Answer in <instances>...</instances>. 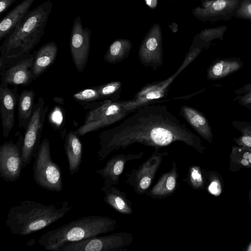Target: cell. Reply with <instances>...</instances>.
<instances>
[{"label": "cell", "mask_w": 251, "mask_h": 251, "mask_svg": "<svg viewBox=\"0 0 251 251\" xmlns=\"http://www.w3.org/2000/svg\"><path fill=\"white\" fill-rule=\"evenodd\" d=\"M144 151L138 153H121L115 155L109 159L105 166L96 170L104 179L103 185L106 187L119 185L120 176L123 173L126 163L134 160L141 159Z\"/></svg>", "instance_id": "obj_17"}, {"label": "cell", "mask_w": 251, "mask_h": 251, "mask_svg": "<svg viewBox=\"0 0 251 251\" xmlns=\"http://www.w3.org/2000/svg\"><path fill=\"white\" fill-rule=\"evenodd\" d=\"M1 82L0 85V109L3 136L7 137L14 126L15 110L19 95L17 86L11 89Z\"/></svg>", "instance_id": "obj_16"}, {"label": "cell", "mask_w": 251, "mask_h": 251, "mask_svg": "<svg viewBox=\"0 0 251 251\" xmlns=\"http://www.w3.org/2000/svg\"><path fill=\"white\" fill-rule=\"evenodd\" d=\"M169 154L167 151L160 152L158 149H155L149 158L138 168L126 174V182L133 188L137 194H146L149 190L164 157Z\"/></svg>", "instance_id": "obj_10"}, {"label": "cell", "mask_w": 251, "mask_h": 251, "mask_svg": "<svg viewBox=\"0 0 251 251\" xmlns=\"http://www.w3.org/2000/svg\"><path fill=\"white\" fill-rule=\"evenodd\" d=\"M178 175L174 161L170 171L161 175L155 184L146 193V196L161 200L172 195L176 189Z\"/></svg>", "instance_id": "obj_18"}, {"label": "cell", "mask_w": 251, "mask_h": 251, "mask_svg": "<svg viewBox=\"0 0 251 251\" xmlns=\"http://www.w3.org/2000/svg\"><path fill=\"white\" fill-rule=\"evenodd\" d=\"M231 125L241 133L240 136L233 139L234 142L238 146L251 148V122L235 120Z\"/></svg>", "instance_id": "obj_31"}, {"label": "cell", "mask_w": 251, "mask_h": 251, "mask_svg": "<svg viewBox=\"0 0 251 251\" xmlns=\"http://www.w3.org/2000/svg\"><path fill=\"white\" fill-rule=\"evenodd\" d=\"M35 92L32 90H23L19 95L18 102L19 127L26 129L35 104Z\"/></svg>", "instance_id": "obj_25"}, {"label": "cell", "mask_w": 251, "mask_h": 251, "mask_svg": "<svg viewBox=\"0 0 251 251\" xmlns=\"http://www.w3.org/2000/svg\"><path fill=\"white\" fill-rule=\"evenodd\" d=\"M247 247L246 250L247 251H251V241Z\"/></svg>", "instance_id": "obj_39"}, {"label": "cell", "mask_w": 251, "mask_h": 251, "mask_svg": "<svg viewBox=\"0 0 251 251\" xmlns=\"http://www.w3.org/2000/svg\"><path fill=\"white\" fill-rule=\"evenodd\" d=\"M33 178L36 183L51 192H59L63 189L60 166L51 158L49 140L44 138L34 156Z\"/></svg>", "instance_id": "obj_7"}, {"label": "cell", "mask_w": 251, "mask_h": 251, "mask_svg": "<svg viewBox=\"0 0 251 251\" xmlns=\"http://www.w3.org/2000/svg\"><path fill=\"white\" fill-rule=\"evenodd\" d=\"M249 198L250 205H251V189H250V190L249 192Z\"/></svg>", "instance_id": "obj_41"}, {"label": "cell", "mask_w": 251, "mask_h": 251, "mask_svg": "<svg viewBox=\"0 0 251 251\" xmlns=\"http://www.w3.org/2000/svg\"><path fill=\"white\" fill-rule=\"evenodd\" d=\"M100 95L101 100H119L122 91V83L119 81H115L97 86Z\"/></svg>", "instance_id": "obj_30"}, {"label": "cell", "mask_w": 251, "mask_h": 251, "mask_svg": "<svg viewBox=\"0 0 251 251\" xmlns=\"http://www.w3.org/2000/svg\"><path fill=\"white\" fill-rule=\"evenodd\" d=\"M244 106L246 107L251 111V102L245 105Z\"/></svg>", "instance_id": "obj_40"}, {"label": "cell", "mask_w": 251, "mask_h": 251, "mask_svg": "<svg viewBox=\"0 0 251 251\" xmlns=\"http://www.w3.org/2000/svg\"><path fill=\"white\" fill-rule=\"evenodd\" d=\"M79 137L73 131H70L65 137L64 149L71 175L78 172L82 161L83 146Z\"/></svg>", "instance_id": "obj_20"}, {"label": "cell", "mask_w": 251, "mask_h": 251, "mask_svg": "<svg viewBox=\"0 0 251 251\" xmlns=\"http://www.w3.org/2000/svg\"><path fill=\"white\" fill-rule=\"evenodd\" d=\"M142 65L157 70L163 65V40L159 24H154L142 41L138 52Z\"/></svg>", "instance_id": "obj_12"}, {"label": "cell", "mask_w": 251, "mask_h": 251, "mask_svg": "<svg viewBox=\"0 0 251 251\" xmlns=\"http://www.w3.org/2000/svg\"><path fill=\"white\" fill-rule=\"evenodd\" d=\"M169 26L173 32H176L178 30V25L175 23H172Z\"/></svg>", "instance_id": "obj_37"}, {"label": "cell", "mask_w": 251, "mask_h": 251, "mask_svg": "<svg viewBox=\"0 0 251 251\" xmlns=\"http://www.w3.org/2000/svg\"><path fill=\"white\" fill-rule=\"evenodd\" d=\"M228 27L226 25L205 28L198 33L194 40L203 45L205 50L210 46L211 42L216 39L223 41Z\"/></svg>", "instance_id": "obj_28"}, {"label": "cell", "mask_w": 251, "mask_h": 251, "mask_svg": "<svg viewBox=\"0 0 251 251\" xmlns=\"http://www.w3.org/2000/svg\"><path fill=\"white\" fill-rule=\"evenodd\" d=\"M133 240L131 233L119 232L68 243L62 246L59 251H126Z\"/></svg>", "instance_id": "obj_8"}, {"label": "cell", "mask_w": 251, "mask_h": 251, "mask_svg": "<svg viewBox=\"0 0 251 251\" xmlns=\"http://www.w3.org/2000/svg\"><path fill=\"white\" fill-rule=\"evenodd\" d=\"M203 172L206 180L207 191L215 196L220 195L222 191L220 176L214 171L207 172L203 169Z\"/></svg>", "instance_id": "obj_32"}, {"label": "cell", "mask_w": 251, "mask_h": 251, "mask_svg": "<svg viewBox=\"0 0 251 251\" xmlns=\"http://www.w3.org/2000/svg\"><path fill=\"white\" fill-rule=\"evenodd\" d=\"M117 225V221L109 217L85 216L44 233L38 243L46 250L59 251L65 244L108 233L114 230Z\"/></svg>", "instance_id": "obj_4"}, {"label": "cell", "mask_w": 251, "mask_h": 251, "mask_svg": "<svg viewBox=\"0 0 251 251\" xmlns=\"http://www.w3.org/2000/svg\"><path fill=\"white\" fill-rule=\"evenodd\" d=\"M17 0H0V14H2Z\"/></svg>", "instance_id": "obj_36"}, {"label": "cell", "mask_w": 251, "mask_h": 251, "mask_svg": "<svg viewBox=\"0 0 251 251\" xmlns=\"http://www.w3.org/2000/svg\"><path fill=\"white\" fill-rule=\"evenodd\" d=\"M179 115L199 135L209 143H213L211 127L202 113L193 107L184 105L180 108Z\"/></svg>", "instance_id": "obj_19"}, {"label": "cell", "mask_w": 251, "mask_h": 251, "mask_svg": "<svg viewBox=\"0 0 251 251\" xmlns=\"http://www.w3.org/2000/svg\"><path fill=\"white\" fill-rule=\"evenodd\" d=\"M52 6V2L48 0L29 10L4 38L0 47V56L14 60L28 55L44 34Z\"/></svg>", "instance_id": "obj_2"}, {"label": "cell", "mask_w": 251, "mask_h": 251, "mask_svg": "<svg viewBox=\"0 0 251 251\" xmlns=\"http://www.w3.org/2000/svg\"><path fill=\"white\" fill-rule=\"evenodd\" d=\"M58 52L56 44L53 41L42 45L35 53L32 72L36 79L54 62Z\"/></svg>", "instance_id": "obj_21"}, {"label": "cell", "mask_w": 251, "mask_h": 251, "mask_svg": "<svg viewBox=\"0 0 251 251\" xmlns=\"http://www.w3.org/2000/svg\"><path fill=\"white\" fill-rule=\"evenodd\" d=\"M244 62L239 58H218L215 59L207 70V78L210 80L224 78L240 70Z\"/></svg>", "instance_id": "obj_22"}, {"label": "cell", "mask_w": 251, "mask_h": 251, "mask_svg": "<svg viewBox=\"0 0 251 251\" xmlns=\"http://www.w3.org/2000/svg\"><path fill=\"white\" fill-rule=\"evenodd\" d=\"M35 0H23L1 20L0 40L4 38L25 16Z\"/></svg>", "instance_id": "obj_23"}, {"label": "cell", "mask_w": 251, "mask_h": 251, "mask_svg": "<svg viewBox=\"0 0 251 251\" xmlns=\"http://www.w3.org/2000/svg\"><path fill=\"white\" fill-rule=\"evenodd\" d=\"M72 208L67 201L45 205L34 201L25 200L10 208L5 224L13 234L26 236L55 223Z\"/></svg>", "instance_id": "obj_3"}, {"label": "cell", "mask_w": 251, "mask_h": 251, "mask_svg": "<svg viewBox=\"0 0 251 251\" xmlns=\"http://www.w3.org/2000/svg\"><path fill=\"white\" fill-rule=\"evenodd\" d=\"M132 44L127 39H118L109 46L103 56L104 60L114 64L126 59L131 50Z\"/></svg>", "instance_id": "obj_26"}, {"label": "cell", "mask_w": 251, "mask_h": 251, "mask_svg": "<svg viewBox=\"0 0 251 251\" xmlns=\"http://www.w3.org/2000/svg\"><path fill=\"white\" fill-rule=\"evenodd\" d=\"M234 93L237 95L233 101H237L239 105L245 106L251 102V82L245 84L236 89Z\"/></svg>", "instance_id": "obj_34"}, {"label": "cell", "mask_w": 251, "mask_h": 251, "mask_svg": "<svg viewBox=\"0 0 251 251\" xmlns=\"http://www.w3.org/2000/svg\"><path fill=\"white\" fill-rule=\"evenodd\" d=\"M234 17L251 22V0H241Z\"/></svg>", "instance_id": "obj_35"}, {"label": "cell", "mask_w": 251, "mask_h": 251, "mask_svg": "<svg viewBox=\"0 0 251 251\" xmlns=\"http://www.w3.org/2000/svg\"><path fill=\"white\" fill-rule=\"evenodd\" d=\"M53 101L56 102H57V103H60V104H63V99L62 98H61V97H54L53 99Z\"/></svg>", "instance_id": "obj_38"}, {"label": "cell", "mask_w": 251, "mask_h": 251, "mask_svg": "<svg viewBox=\"0 0 251 251\" xmlns=\"http://www.w3.org/2000/svg\"><path fill=\"white\" fill-rule=\"evenodd\" d=\"M48 109V106L46 105L44 99L40 97L35 104L33 113L25 130L22 153L23 168L30 164L40 146Z\"/></svg>", "instance_id": "obj_9"}, {"label": "cell", "mask_w": 251, "mask_h": 251, "mask_svg": "<svg viewBox=\"0 0 251 251\" xmlns=\"http://www.w3.org/2000/svg\"><path fill=\"white\" fill-rule=\"evenodd\" d=\"M99 139L100 161L113 151L135 143L159 150L181 142L200 153L206 150L200 137L182 123L166 105L161 104H151L138 108L119 125L100 133Z\"/></svg>", "instance_id": "obj_1"}, {"label": "cell", "mask_w": 251, "mask_h": 251, "mask_svg": "<svg viewBox=\"0 0 251 251\" xmlns=\"http://www.w3.org/2000/svg\"></svg>", "instance_id": "obj_42"}, {"label": "cell", "mask_w": 251, "mask_h": 251, "mask_svg": "<svg viewBox=\"0 0 251 251\" xmlns=\"http://www.w3.org/2000/svg\"><path fill=\"white\" fill-rule=\"evenodd\" d=\"M104 194L103 201L119 213L130 215L133 213L132 202L127 199L125 192L115 185L103 186L101 189Z\"/></svg>", "instance_id": "obj_24"}, {"label": "cell", "mask_w": 251, "mask_h": 251, "mask_svg": "<svg viewBox=\"0 0 251 251\" xmlns=\"http://www.w3.org/2000/svg\"><path fill=\"white\" fill-rule=\"evenodd\" d=\"M35 53L23 57L15 64L0 71L1 82L15 86H27L35 78L32 72Z\"/></svg>", "instance_id": "obj_15"}, {"label": "cell", "mask_w": 251, "mask_h": 251, "mask_svg": "<svg viewBox=\"0 0 251 251\" xmlns=\"http://www.w3.org/2000/svg\"><path fill=\"white\" fill-rule=\"evenodd\" d=\"M204 49L202 45L193 41L182 63L176 71L164 80L147 84L131 100H123V105L125 111L129 114L142 106L153 104L155 101L166 97L173 81Z\"/></svg>", "instance_id": "obj_5"}, {"label": "cell", "mask_w": 251, "mask_h": 251, "mask_svg": "<svg viewBox=\"0 0 251 251\" xmlns=\"http://www.w3.org/2000/svg\"><path fill=\"white\" fill-rule=\"evenodd\" d=\"M229 159V170L232 172L251 168V148L232 146Z\"/></svg>", "instance_id": "obj_27"}, {"label": "cell", "mask_w": 251, "mask_h": 251, "mask_svg": "<svg viewBox=\"0 0 251 251\" xmlns=\"http://www.w3.org/2000/svg\"><path fill=\"white\" fill-rule=\"evenodd\" d=\"M23 140L20 135L16 143L10 140L0 147V177L6 182L15 181L21 176Z\"/></svg>", "instance_id": "obj_11"}, {"label": "cell", "mask_w": 251, "mask_h": 251, "mask_svg": "<svg viewBox=\"0 0 251 251\" xmlns=\"http://www.w3.org/2000/svg\"><path fill=\"white\" fill-rule=\"evenodd\" d=\"M182 180L194 190H200L206 188L203 169L198 165L189 166L186 176Z\"/></svg>", "instance_id": "obj_29"}, {"label": "cell", "mask_w": 251, "mask_h": 251, "mask_svg": "<svg viewBox=\"0 0 251 251\" xmlns=\"http://www.w3.org/2000/svg\"><path fill=\"white\" fill-rule=\"evenodd\" d=\"M241 0H201V5L192 10L193 15L202 22L229 21L234 17Z\"/></svg>", "instance_id": "obj_14"}, {"label": "cell", "mask_w": 251, "mask_h": 251, "mask_svg": "<svg viewBox=\"0 0 251 251\" xmlns=\"http://www.w3.org/2000/svg\"><path fill=\"white\" fill-rule=\"evenodd\" d=\"M91 37V31L87 27H84L79 16L74 20L71 32L70 49L76 69L82 72L88 61Z\"/></svg>", "instance_id": "obj_13"}, {"label": "cell", "mask_w": 251, "mask_h": 251, "mask_svg": "<svg viewBox=\"0 0 251 251\" xmlns=\"http://www.w3.org/2000/svg\"><path fill=\"white\" fill-rule=\"evenodd\" d=\"M123 100H101L84 105L85 109H90L86 114L83 124L75 132L81 136L90 132L110 126L128 114L123 105Z\"/></svg>", "instance_id": "obj_6"}, {"label": "cell", "mask_w": 251, "mask_h": 251, "mask_svg": "<svg viewBox=\"0 0 251 251\" xmlns=\"http://www.w3.org/2000/svg\"><path fill=\"white\" fill-rule=\"evenodd\" d=\"M73 97L76 101L82 104H86L98 100H101L97 86L82 90L74 94Z\"/></svg>", "instance_id": "obj_33"}]
</instances>
